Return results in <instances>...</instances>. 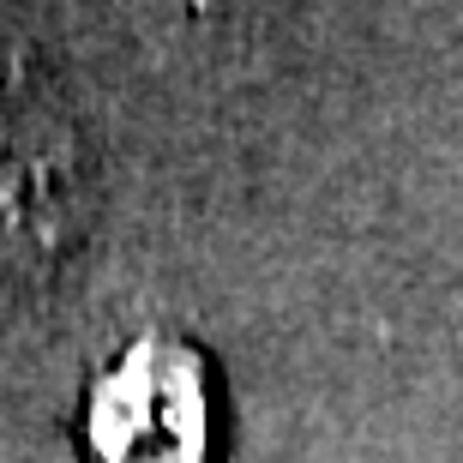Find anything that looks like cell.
Segmentation results:
<instances>
[{
    "instance_id": "cell-1",
    "label": "cell",
    "mask_w": 463,
    "mask_h": 463,
    "mask_svg": "<svg viewBox=\"0 0 463 463\" xmlns=\"http://www.w3.org/2000/svg\"><path fill=\"white\" fill-rule=\"evenodd\" d=\"M90 156L67 90L0 36V283H43L79 247Z\"/></svg>"
}]
</instances>
